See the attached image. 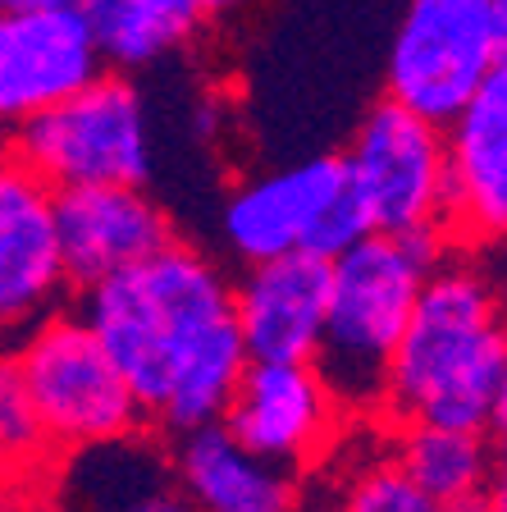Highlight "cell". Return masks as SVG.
Returning a JSON list of instances; mask_svg holds the SVG:
<instances>
[{
  "label": "cell",
  "mask_w": 507,
  "mask_h": 512,
  "mask_svg": "<svg viewBox=\"0 0 507 512\" xmlns=\"http://www.w3.org/2000/svg\"><path fill=\"white\" fill-rule=\"evenodd\" d=\"M78 316L124 371L142 416L174 439L215 426L252 362L233 320V284L179 238L83 288Z\"/></svg>",
  "instance_id": "1"
},
{
  "label": "cell",
  "mask_w": 507,
  "mask_h": 512,
  "mask_svg": "<svg viewBox=\"0 0 507 512\" xmlns=\"http://www.w3.org/2000/svg\"><path fill=\"white\" fill-rule=\"evenodd\" d=\"M503 343V302L485 270L462 261L434 266L393 352L380 412L393 426H457L489 435Z\"/></svg>",
  "instance_id": "2"
},
{
  "label": "cell",
  "mask_w": 507,
  "mask_h": 512,
  "mask_svg": "<svg viewBox=\"0 0 507 512\" xmlns=\"http://www.w3.org/2000/svg\"><path fill=\"white\" fill-rule=\"evenodd\" d=\"M448 261V229L366 234L329 261V307L316 343V375L343 412H380L393 352L412 320L425 275Z\"/></svg>",
  "instance_id": "3"
},
{
  "label": "cell",
  "mask_w": 507,
  "mask_h": 512,
  "mask_svg": "<svg viewBox=\"0 0 507 512\" xmlns=\"http://www.w3.org/2000/svg\"><path fill=\"white\" fill-rule=\"evenodd\" d=\"M14 362L55 453L138 435L147 426L124 371L78 311H55L28 330L14 343Z\"/></svg>",
  "instance_id": "4"
},
{
  "label": "cell",
  "mask_w": 507,
  "mask_h": 512,
  "mask_svg": "<svg viewBox=\"0 0 507 512\" xmlns=\"http://www.w3.org/2000/svg\"><path fill=\"white\" fill-rule=\"evenodd\" d=\"M14 151L55 192L87 183L142 188L151 179V115L142 92L119 74H101L32 115L14 133Z\"/></svg>",
  "instance_id": "5"
},
{
  "label": "cell",
  "mask_w": 507,
  "mask_h": 512,
  "mask_svg": "<svg viewBox=\"0 0 507 512\" xmlns=\"http://www.w3.org/2000/svg\"><path fill=\"white\" fill-rule=\"evenodd\" d=\"M494 69V0H407L384 55V96L444 128Z\"/></svg>",
  "instance_id": "6"
},
{
  "label": "cell",
  "mask_w": 507,
  "mask_h": 512,
  "mask_svg": "<svg viewBox=\"0 0 507 512\" xmlns=\"http://www.w3.org/2000/svg\"><path fill=\"white\" fill-rule=\"evenodd\" d=\"M338 160L375 234H402L425 224L448 229V156L439 124L384 96L357 124Z\"/></svg>",
  "instance_id": "7"
},
{
  "label": "cell",
  "mask_w": 507,
  "mask_h": 512,
  "mask_svg": "<svg viewBox=\"0 0 507 512\" xmlns=\"http://www.w3.org/2000/svg\"><path fill=\"white\" fill-rule=\"evenodd\" d=\"M64 293L55 188L14 147H0V348L55 316Z\"/></svg>",
  "instance_id": "8"
},
{
  "label": "cell",
  "mask_w": 507,
  "mask_h": 512,
  "mask_svg": "<svg viewBox=\"0 0 507 512\" xmlns=\"http://www.w3.org/2000/svg\"><path fill=\"white\" fill-rule=\"evenodd\" d=\"M106 69L92 23L74 0L37 10H0V133H19L32 115Z\"/></svg>",
  "instance_id": "9"
},
{
  "label": "cell",
  "mask_w": 507,
  "mask_h": 512,
  "mask_svg": "<svg viewBox=\"0 0 507 512\" xmlns=\"http://www.w3.org/2000/svg\"><path fill=\"white\" fill-rule=\"evenodd\" d=\"M338 412L311 362H247L220 426L247 453L297 476L329 448Z\"/></svg>",
  "instance_id": "10"
},
{
  "label": "cell",
  "mask_w": 507,
  "mask_h": 512,
  "mask_svg": "<svg viewBox=\"0 0 507 512\" xmlns=\"http://www.w3.org/2000/svg\"><path fill=\"white\" fill-rule=\"evenodd\" d=\"M348 188L338 156H307L279 170L252 174L224 197L220 238L243 266L284 252H307L316 224Z\"/></svg>",
  "instance_id": "11"
},
{
  "label": "cell",
  "mask_w": 507,
  "mask_h": 512,
  "mask_svg": "<svg viewBox=\"0 0 507 512\" xmlns=\"http://www.w3.org/2000/svg\"><path fill=\"white\" fill-rule=\"evenodd\" d=\"M55 238L69 288H92L174 238L169 215L147 188L87 183L55 192Z\"/></svg>",
  "instance_id": "12"
},
{
  "label": "cell",
  "mask_w": 507,
  "mask_h": 512,
  "mask_svg": "<svg viewBox=\"0 0 507 512\" xmlns=\"http://www.w3.org/2000/svg\"><path fill=\"white\" fill-rule=\"evenodd\" d=\"M329 307V261L284 252L252 261L233 284V320L252 362H311Z\"/></svg>",
  "instance_id": "13"
},
{
  "label": "cell",
  "mask_w": 507,
  "mask_h": 512,
  "mask_svg": "<svg viewBox=\"0 0 507 512\" xmlns=\"http://www.w3.org/2000/svg\"><path fill=\"white\" fill-rule=\"evenodd\" d=\"M448 234L480 243L507 238V69L498 64L480 92L444 124Z\"/></svg>",
  "instance_id": "14"
},
{
  "label": "cell",
  "mask_w": 507,
  "mask_h": 512,
  "mask_svg": "<svg viewBox=\"0 0 507 512\" xmlns=\"http://www.w3.org/2000/svg\"><path fill=\"white\" fill-rule=\"evenodd\" d=\"M169 471L192 512H297L293 471L247 453L220 421L174 439Z\"/></svg>",
  "instance_id": "15"
},
{
  "label": "cell",
  "mask_w": 507,
  "mask_h": 512,
  "mask_svg": "<svg viewBox=\"0 0 507 512\" xmlns=\"http://www.w3.org/2000/svg\"><path fill=\"white\" fill-rule=\"evenodd\" d=\"M92 23L96 46L115 69H147V64L188 46L201 28L197 0H74Z\"/></svg>",
  "instance_id": "16"
},
{
  "label": "cell",
  "mask_w": 507,
  "mask_h": 512,
  "mask_svg": "<svg viewBox=\"0 0 507 512\" xmlns=\"http://www.w3.org/2000/svg\"><path fill=\"white\" fill-rule=\"evenodd\" d=\"M393 462L402 476L421 485L430 499L453 503L485 494L489 467H494V444L485 430L457 426H393Z\"/></svg>",
  "instance_id": "17"
},
{
  "label": "cell",
  "mask_w": 507,
  "mask_h": 512,
  "mask_svg": "<svg viewBox=\"0 0 507 512\" xmlns=\"http://www.w3.org/2000/svg\"><path fill=\"white\" fill-rule=\"evenodd\" d=\"M55 458L37 403H32L14 348H0V471L14 476H42Z\"/></svg>",
  "instance_id": "18"
},
{
  "label": "cell",
  "mask_w": 507,
  "mask_h": 512,
  "mask_svg": "<svg viewBox=\"0 0 507 512\" xmlns=\"http://www.w3.org/2000/svg\"><path fill=\"white\" fill-rule=\"evenodd\" d=\"M338 512H444V503L430 499L421 485H412L393 458H380V462H366L343 485Z\"/></svg>",
  "instance_id": "19"
},
{
  "label": "cell",
  "mask_w": 507,
  "mask_h": 512,
  "mask_svg": "<svg viewBox=\"0 0 507 512\" xmlns=\"http://www.w3.org/2000/svg\"><path fill=\"white\" fill-rule=\"evenodd\" d=\"M485 503L489 512H507V439H494V467L485 480Z\"/></svg>",
  "instance_id": "20"
},
{
  "label": "cell",
  "mask_w": 507,
  "mask_h": 512,
  "mask_svg": "<svg viewBox=\"0 0 507 512\" xmlns=\"http://www.w3.org/2000/svg\"><path fill=\"white\" fill-rule=\"evenodd\" d=\"M119 512H192V508H188V499L179 494V485H160V490L142 494V499H133L128 508H119Z\"/></svg>",
  "instance_id": "21"
},
{
  "label": "cell",
  "mask_w": 507,
  "mask_h": 512,
  "mask_svg": "<svg viewBox=\"0 0 507 512\" xmlns=\"http://www.w3.org/2000/svg\"><path fill=\"white\" fill-rule=\"evenodd\" d=\"M489 435L507 439V343H503V366H498V384H494V412H489Z\"/></svg>",
  "instance_id": "22"
},
{
  "label": "cell",
  "mask_w": 507,
  "mask_h": 512,
  "mask_svg": "<svg viewBox=\"0 0 507 512\" xmlns=\"http://www.w3.org/2000/svg\"><path fill=\"white\" fill-rule=\"evenodd\" d=\"M494 32H498V64L507 69V0H494Z\"/></svg>",
  "instance_id": "23"
},
{
  "label": "cell",
  "mask_w": 507,
  "mask_h": 512,
  "mask_svg": "<svg viewBox=\"0 0 507 512\" xmlns=\"http://www.w3.org/2000/svg\"><path fill=\"white\" fill-rule=\"evenodd\" d=\"M444 512H489V503H485V494H471V499L444 503Z\"/></svg>",
  "instance_id": "24"
},
{
  "label": "cell",
  "mask_w": 507,
  "mask_h": 512,
  "mask_svg": "<svg viewBox=\"0 0 507 512\" xmlns=\"http://www.w3.org/2000/svg\"><path fill=\"white\" fill-rule=\"evenodd\" d=\"M201 5V14H229V10H238L243 0H197Z\"/></svg>",
  "instance_id": "25"
},
{
  "label": "cell",
  "mask_w": 507,
  "mask_h": 512,
  "mask_svg": "<svg viewBox=\"0 0 507 512\" xmlns=\"http://www.w3.org/2000/svg\"><path fill=\"white\" fill-rule=\"evenodd\" d=\"M37 5H64V0H0V10H37Z\"/></svg>",
  "instance_id": "26"
},
{
  "label": "cell",
  "mask_w": 507,
  "mask_h": 512,
  "mask_svg": "<svg viewBox=\"0 0 507 512\" xmlns=\"http://www.w3.org/2000/svg\"><path fill=\"white\" fill-rule=\"evenodd\" d=\"M0 512H28V508H19L14 499H0Z\"/></svg>",
  "instance_id": "27"
},
{
  "label": "cell",
  "mask_w": 507,
  "mask_h": 512,
  "mask_svg": "<svg viewBox=\"0 0 507 512\" xmlns=\"http://www.w3.org/2000/svg\"><path fill=\"white\" fill-rule=\"evenodd\" d=\"M0 476H5V471H0Z\"/></svg>",
  "instance_id": "28"
}]
</instances>
